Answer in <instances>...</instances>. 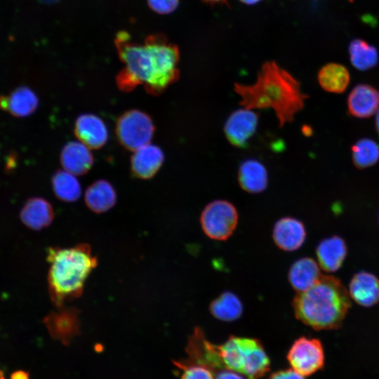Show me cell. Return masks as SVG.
I'll return each mask as SVG.
<instances>
[{
  "mask_svg": "<svg viewBox=\"0 0 379 379\" xmlns=\"http://www.w3.org/2000/svg\"><path fill=\"white\" fill-rule=\"evenodd\" d=\"M114 42L124 64L116 79L120 90L131 91L141 84L148 93L158 95L178 79L179 51L164 36L150 35L140 44L121 31Z\"/></svg>",
  "mask_w": 379,
  "mask_h": 379,
  "instance_id": "6da1fadb",
  "label": "cell"
},
{
  "mask_svg": "<svg viewBox=\"0 0 379 379\" xmlns=\"http://www.w3.org/2000/svg\"><path fill=\"white\" fill-rule=\"evenodd\" d=\"M234 91L244 107L273 109L280 127L293 120L307 98L300 84L274 62H267L262 66L253 84H234Z\"/></svg>",
  "mask_w": 379,
  "mask_h": 379,
  "instance_id": "7a4b0ae2",
  "label": "cell"
},
{
  "mask_svg": "<svg viewBox=\"0 0 379 379\" xmlns=\"http://www.w3.org/2000/svg\"><path fill=\"white\" fill-rule=\"evenodd\" d=\"M350 306L347 289L331 275H321L311 288L298 293L293 301L297 319L315 330L339 328Z\"/></svg>",
  "mask_w": 379,
  "mask_h": 379,
  "instance_id": "3957f363",
  "label": "cell"
},
{
  "mask_svg": "<svg viewBox=\"0 0 379 379\" xmlns=\"http://www.w3.org/2000/svg\"><path fill=\"white\" fill-rule=\"evenodd\" d=\"M49 263L48 286L53 305L59 308L65 302L81 296L84 284L98 265L87 244L70 248L50 247L47 251Z\"/></svg>",
  "mask_w": 379,
  "mask_h": 379,
  "instance_id": "277c9868",
  "label": "cell"
},
{
  "mask_svg": "<svg viewBox=\"0 0 379 379\" xmlns=\"http://www.w3.org/2000/svg\"><path fill=\"white\" fill-rule=\"evenodd\" d=\"M218 348L223 368L236 371L247 379H259L270 370V358L256 338L231 335L218 345Z\"/></svg>",
  "mask_w": 379,
  "mask_h": 379,
  "instance_id": "5b68a950",
  "label": "cell"
},
{
  "mask_svg": "<svg viewBox=\"0 0 379 379\" xmlns=\"http://www.w3.org/2000/svg\"><path fill=\"white\" fill-rule=\"evenodd\" d=\"M115 130L120 144L133 152L150 142L155 128L149 114L133 109L125 112L119 117Z\"/></svg>",
  "mask_w": 379,
  "mask_h": 379,
  "instance_id": "8992f818",
  "label": "cell"
},
{
  "mask_svg": "<svg viewBox=\"0 0 379 379\" xmlns=\"http://www.w3.org/2000/svg\"><path fill=\"white\" fill-rule=\"evenodd\" d=\"M238 222L235 206L228 201L218 199L208 203L203 209L200 223L209 238L225 241L234 232Z\"/></svg>",
  "mask_w": 379,
  "mask_h": 379,
  "instance_id": "52a82bcc",
  "label": "cell"
},
{
  "mask_svg": "<svg viewBox=\"0 0 379 379\" xmlns=\"http://www.w3.org/2000/svg\"><path fill=\"white\" fill-rule=\"evenodd\" d=\"M286 359L293 369L303 376H309L324 368V347L317 338L301 336L291 345Z\"/></svg>",
  "mask_w": 379,
  "mask_h": 379,
  "instance_id": "ba28073f",
  "label": "cell"
},
{
  "mask_svg": "<svg viewBox=\"0 0 379 379\" xmlns=\"http://www.w3.org/2000/svg\"><path fill=\"white\" fill-rule=\"evenodd\" d=\"M188 359L180 362L205 366L213 373L223 369L218 345L210 342L199 327L194 329L186 347Z\"/></svg>",
  "mask_w": 379,
  "mask_h": 379,
  "instance_id": "9c48e42d",
  "label": "cell"
},
{
  "mask_svg": "<svg viewBox=\"0 0 379 379\" xmlns=\"http://www.w3.org/2000/svg\"><path fill=\"white\" fill-rule=\"evenodd\" d=\"M258 115L253 109L242 107L232 112L224 125V133L233 146L242 147L255 134Z\"/></svg>",
  "mask_w": 379,
  "mask_h": 379,
  "instance_id": "30bf717a",
  "label": "cell"
},
{
  "mask_svg": "<svg viewBox=\"0 0 379 379\" xmlns=\"http://www.w3.org/2000/svg\"><path fill=\"white\" fill-rule=\"evenodd\" d=\"M74 133L79 141L90 149H99L108 140L109 133L104 121L98 116L85 113L74 124Z\"/></svg>",
  "mask_w": 379,
  "mask_h": 379,
  "instance_id": "8fae6325",
  "label": "cell"
},
{
  "mask_svg": "<svg viewBox=\"0 0 379 379\" xmlns=\"http://www.w3.org/2000/svg\"><path fill=\"white\" fill-rule=\"evenodd\" d=\"M272 237L279 248L285 251H293L305 242L306 231L301 221L291 217H285L276 222Z\"/></svg>",
  "mask_w": 379,
  "mask_h": 379,
  "instance_id": "7c38bea8",
  "label": "cell"
},
{
  "mask_svg": "<svg viewBox=\"0 0 379 379\" xmlns=\"http://www.w3.org/2000/svg\"><path fill=\"white\" fill-rule=\"evenodd\" d=\"M164 161L161 149L149 143L133 151L131 159L132 173L140 179H149L159 171Z\"/></svg>",
  "mask_w": 379,
  "mask_h": 379,
  "instance_id": "4fadbf2b",
  "label": "cell"
},
{
  "mask_svg": "<svg viewBox=\"0 0 379 379\" xmlns=\"http://www.w3.org/2000/svg\"><path fill=\"white\" fill-rule=\"evenodd\" d=\"M39 106L35 92L26 86L15 88L8 94L0 96V108L15 117L32 114Z\"/></svg>",
  "mask_w": 379,
  "mask_h": 379,
  "instance_id": "5bb4252c",
  "label": "cell"
},
{
  "mask_svg": "<svg viewBox=\"0 0 379 379\" xmlns=\"http://www.w3.org/2000/svg\"><path fill=\"white\" fill-rule=\"evenodd\" d=\"M44 323L53 337L65 342L79 332V311L74 307H59L49 313Z\"/></svg>",
  "mask_w": 379,
  "mask_h": 379,
  "instance_id": "9a60e30c",
  "label": "cell"
},
{
  "mask_svg": "<svg viewBox=\"0 0 379 379\" xmlns=\"http://www.w3.org/2000/svg\"><path fill=\"white\" fill-rule=\"evenodd\" d=\"M91 149L80 141H70L62 147L60 161L64 170L75 175L86 173L93 166Z\"/></svg>",
  "mask_w": 379,
  "mask_h": 379,
  "instance_id": "2e32d148",
  "label": "cell"
},
{
  "mask_svg": "<svg viewBox=\"0 0 379 379\" xmlns=\"http://www.w3.org/2000/svg\"><path fill=\"white\" fill-rule=\"evenodd\" d=\"M349 113L357 118H368L379 109V93L368 84L353 88L347 98Z\"/></svg>",
  "mask_w": 379,
  "mask_h": 379,
  "instance_id": "e0dca14e",
  "label": "cell"
},
{
  "mask_svg": "<svg viewBox=\"0 0 379 379\" xmlns=\"http://www.w3.org/2000/svg\"><path fill=\"white\" fill-rule=\"evenodd\" d=\"M22 222L29 229L41 230L49 226L54 218L52 205L42 197L28 199L20 211Z\"/></svg>",
  "mask_w": 379,
  "mask_h": 379,
  "instance_id": "ac0fdd59",
  "label": "cell"
},
{
  "mask_svg": "<svg viewBox=\"0 0 379 379\" xmlns=\"http://www.w3.org/2000/svg\"><path fill=\"white\" fill-rule=\"evenodd\" d=\"M349 295L361 306L374 305L379 301V279L368 272H357L350 283Z\"/></svg>",
  "mask_w": 379,
  "mask_h": 379,
  "instance_id": "d6986e66",
  "label": "cell"
},
{
  "mask_svg": "<svg viewBox=\"0 0 379 379\" xmlns=\"http://www.w3.org/2000/svg\"><path fill=\"white\" fill-rule=\"evenodd\" d=\"M238 182L246 192L253 194L262 192L268 184L267 170L264 164L257 159H246L239 167Z\"/></svg>",
  "mask_w": 379,
  "mask_h": 379,
  "instance_id": "ffe728a7",
  "label": "cell"
},
{
  "mask_svg": "<svg viewBox=\"0 0 379 379\" xmlns=\"http://www.w3.org/2000/svg\"><path fill=\"white\" fill-rule=\"evenodd\" d=\"M316 253L320 267L326 272H333L342 266L347 248L341 237L333 236L321 241L317 247Z\"/></svg>",
  "mask_w": 379,
  "mask_h": 379,
  "instance_id": "44dd1931",
  "label": "cell"
},
{
  "mask_svg": "<svg viewBox=\"0 0 379 379\" xmlns=\"http://www.w3.org/2000/svg\"><path fill=\"white\" fill-rule=\"evenodd\" d=\"M84 200L93 212L102 213L111 209L117 202V193L112 185L105 180H98L86 190Z\"/></svg>",
  "mask_w": 379,
  "mask_h": 379,
  "instance_id": "7402d4cb",
  "label": "cell"
},
{
  "mask_svg": "<svg viewBox=\"0 0 379 379\" xmlns=\"http://www.w3.org/2000/svg\"><path fill=\"white\" fill-rule=\"evenodd\" d=\"M321 277L318 264L310 258L297 260L290 267L288 280L298 292L311 288Z\"/></svg>",
  "mask_w": 379,
  "mask_h": 379,
  "instance_id": "603a6c76",
  "label": "cell"
},
{
  "mask_svg": "<svg viewBox=\"0 0 379 379\" xmlns=\"http://www.w3.org/2000/svg\"><path fill=\"white\" fill-rule=\"evenodd\" d=\"M318 81L326 91L340 93L349 84L350 74L347 68L340 64L328 63L319 70Z\"/></svg>",
  "mask_w": 379,
  "mask_h": 379,
  "instance_id": "cb8c5ba5",
  "label": "cell"
},
{
  "mask_svg": "<svg viewBox=\"0 0 379 379\" xmlns=\"http://www.w3.org/2000/svg\"><path fill=\"white\" fill-rule=\"evenodd\" d=\"M209 310L211 314L217 319L232 321L241 316L243 305L237 295L225 291L211 302Z\"/></svg>",
  "mask_w": 379,
  "mask_h": 379,
  "instance_id": "d4e9b609",
  "label": "cell"
},
{
  "mask_svg": "<svg viewBox=\"0 0 379 379\" xmlns=\"http://www.w3.org/2000/svg\"><path fill=\"white\" fill-rule=\"evenodd\" d=\"M76 176L64 169L54 173L52 187L58 199L65 202H74L80 198L81 187Z\"/></svg>",
  "mask_w": 379,
  "mask_h": 379,
  "instance_id": "484cf974",
  "label": "cell"
},
{
  "mask_svg": "<svg viewBox=\"0 0 379 379\" xmlns=\"http://www.w3.org/2000/svg\"><path fill=\"white\" fill-rule=\"evenodd\" d=\"M349 53L352 64L359 70L371 69L378 62V50L364 40L359 39L352 40L349 46Z\"/></svg>",
  "mask_w": 379,
  "mask_h": 379,
  "instance_id": "4316f807",
  "label": "cell"
},
{
  "mask_svg": "<svg viewBox=\"0 0 379 379\" xmlns=\"http://www.w3.org/2000/svg\"><path fill=\"white\" fill-rule=\"evenodd\" d=\"M352 161L358 168H365L379 160V145L369 138L359 140L352 147Z\"/></svg>",
  "mask_w": 379,
  "mask_h": 379,
  "instance_id": "83f0119b",
  "label": "cell"
},
{
  "mask_svg": "<svg viewBox=\"0 0 379 379\" xmlns=\"http://www.w3.org/2000/svg\"><path fill=\"white\" fill-rule=\"evenodd\" d=\"M175 364L183 370L180 379H215L213 372L205 366L180 361Z\"/></svg>",
  "mask_w": 379,
  "mask_h": 379,
  "instance_id": "f1b7e54d",
  "label": "cell"
},
{
  "mask_svg": "<svg viewBox=\"0 0 379 379\" xmlns=\"http://www.w3.org/2000/svg\"><path fill=\"white\" fill-rule=\"evenodd\" d=\"M179 0H147L149 6L155 12L166 14L173 11Z\"/></svg>",
  "mask_w": 379,
  "mask_h": 379,
  "instance_id": "f546056e",
  "label": "cell"
},
{
  "mask_svg": "<svg viewBox=\"0 0 379 379\" xmlns=\"http://www.w3.org/2000/svg\"><path fill=\"white\" fill-rule=\"evenodd\" d=\"M267 379H305V378L294 369L286 368L272 373Z\"/></svg>",
  "mask_w": 379,
  "mask_h": 379,
  "instance_id": "4dcf8cb0",
  "label": "cell"
},
{
  "mask_svg": "<svg viewBox=\"0 0 379 379\" xmlns=\"http://www.w3.org/2000/svg\"><path fill=\"white\" fill-rule=\"evenodd\" d=\"M215 379H246L243 375L228 369H222L216 372Z\"/></svg>",
  "mask_w": 379,
  "mask_h": 379,
  "instance_id": "1f68e13d",
  "label": "cell"
},
{
  "mask_svg": "<svg viewBox=\"0 0 379 379\" xmlns=\"http://www.w3.org/2000/svg\"><path fill=\"white\" fill-rule=\"evenodd\" d=\"M11 379H29V375L25 371H18L12 374Z\"/></svg>",
  "mask_w": 379,
  "mask_h": 379,
  "instance_id": "d6a6232c",
  "label": "cell"
},
{
  "mask_svg": "<svg viewBox=\"0 0 379 379\" xmlns=\"http://www.w3.org/2000/svg\"><path fill=\"white\" fill-rule=\"evenodd\" d=\"M240 1H242L244 4H248V5H252V4H255L258 3L260 0H240Z\"/></svg>",
  "mask_w": 379,
  "mask_h": 379,
  "instance_id": "836d02e7",
  "label": "cell"
},
{
  "mask_svg": "<svg viewBox=\"0 0 379 379\" xmlns=\"http://www.w3.org/2000/svg\"><path fill=\"white\" fill-rule=\"evenodd\" d=\"M375 128L379 133V109H378V112L375 117Z\"/></svg>",
  "mask_w": 379,
  "mask_h": 379,
  "instance_id": "e575fe53",
  "label": "cell"
},
{
  "mask_svg": "<svg viewBox=\"0 0 379 379\" xmlns=\"http://www.w3.org/2000/svg\"><path fill=\"white\" fill-rule=\"evenodd\" d=\"M207 2H210V3H219V2H223V1H225L226 0H204Z\"/></svg>",
  "mask_w": 379,
  "mask_h": 379,
  "instance_id": "d590c367",
  "label": "cell"
}]
</instances>
